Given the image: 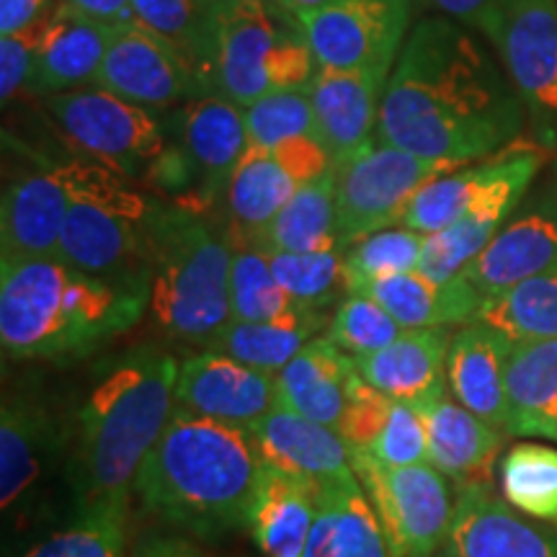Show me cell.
<instances>
[{"label": "cell", "instance_id": "47", "mask_svg": "<svg viewBox=\"0 0 557 557\" xmlns=\"http://www.w3.org/2000/svg\"><path fill=\"white\" fill-rule=\"evenodd\" d=\"M271 152H274L278 165L295 178L297 186L310 184V181L325 176L333 169L331 152L325 150V145L318 137L287 139V143L271 148Z\"/></svg>", "mask_w": 557, "mask_h": 557}, {"label": "cell", "instance_id": "45", "mask_svg": "<svg viewBox=\"0 0 557 557\" xmlns=\"http://www.w3.org/2000/svg\"><path fill=\"white\" fill-rule=\"evenodd\" d=\"M380 462L393 465V468H408V465L429 462V442L426 426H423L421 413L410 403H393L389 418L372 451H367Z\"/></svg>", "mask_w": 557, "mask_h": 557}, {"label": "cell", "instance_id": "18", "mask_svg": "<svg viewBox=\"0 0 557 557\" xmlns=\"http://www.w3.org/2000/svg\"><path fill=\"white\" fill-rule=\"evenodd\" d=\"M73 205L67 163L47 165L13 178L3 189L0 246L3 256H58L60 235Z\"/></svg>", "mask_w": 557, "mask_h": 557}, {"label": "cell", "instance_id": "20", "mask_svg": "<svg viewBox=\"0 0 557 557\" xmlns=\"http://www.w3.org/2000/svg\"><path fill=\"white\" fill-rule=\"evenodd\" d=\"M426 426L429 465L457 487L491 485L493 465L504 447L500 429L470 413L447 393L416 406Z\"/></svg>", "mask_w": 557, "mask_h": 557}, {"label": "cell", "instance_id": "27", "mask_svg": "<svg viewBox=\"0 0 557 557\" xmlns=\"http://www.w3.org/2000/svg\"><path fill=\"white\" fill-rule=\"evenodd\" d=\"M323 480L263 468L248 532L263 557H305L315 521Z\"/></svg>", "mask_w": 557, "mask_h": 557}, {"label": "cell", "instance_id": "8", "mask_svg": "<svg viewBox=\"0 0 557 557\" xmlns=\"http://www.w3.org/2000/svg\"><path fill=\"white\" fill-rule=\"evenodd\" d=\"M457 169L459 165L418 158L374 137L333 160L341 248L400 225L410 199L434 178Z\"/></svg>", "mask_w": 557, "mask_h": 557}, {"label": "cell", "instance_id": "28", "mask_svg": "<svg viewBox=\"0 0 557 557\" xmlns=\"http://www.w3.org/2000/svg\"><path fill=\"white\" fill-rule=\"evenodd\" d=\"M537 150L540 145H529V148L517 150L506 148L487 158L485 163L462 171L457 169L434 178L410 199L400 227L416 230V233L423 235H434L438 230L455 225L465 214H470L472 209L483 205Z\"/></svg>", "mask_w": 557, "mask_h": 557}, {"label": "cell", "instance_id": "52", "mask_svg": "<svg viewBox=\"0 0 557 557\" xmlns=\"http://www.w3.org/2000/svg\"><path fill=\"white\" fill-rule=\"evenodd\" d=\"M132 557H209L199 553L191 542L178 537H150L139 542Z\"/></svg>", "mask_w": 557, "mask_h": 557}, {"label": "cell", "instance_id": "32", "mask_svg": "<svg viewBox=\"0 0 557 557\" xmlns=\"http://www.w3.org/2000/svg\"><path fill=\"white\" fill-rule=\"evenodd\" d=\"M132 9L139 26L171 41L197 67L209 94H218L214 54L222 16L220 0H132Z\"/></svg>", "mask_w": 557, "mask_h": 557}, {"label": "cell", "instance_id": "19", "mask_svg": "<svg viewBox=\"0 0 557 557\" xmlns=\"http://www.w3.org/2000/svg\"><path fill=\"white\" fill-rule=\"evenodd\" d=\"M111 34L114 26L99 24L58 0V5L41 21L39 50L26 94L50 99L94 83L107 58Z\"/></svg>", "mask_w": 557, "mask_h": 557}, {"label": "cell", "instance_id": "3", "mask_svg": "<svg viewBox=\"0 0 557 557\" xmlns=\"http://www.w3.org/2000/svg\"><path fill=\"white\" fill-rule=\"evenodd\" d=\"M178 367L152 344L99 367L75 413V508L129 506L145 457L176 413Z\"/></svg>", "mask_w": 557, "mask_h": 557}, {"label": "cell", "instance_id": "15", "mask_svg": "<svg viewBox=\"0 0 557 557\" xmlns=\"http://www.w3.org/2000/svg\"><path fill=\"white\" fill-rule=\"evenodd\" d=\"M447 557H557V527L527 517L491 485L457 487Z\"/></svg>", "mask_w": 557, "mask_h": 557}, {"label": "cell", "instance_id": "41", "mask_svg": "<svg viewBox=\"0 0 557 557\" xmlns=\"http://www.w3.org/2000/svg\"><path fill=\"white\" fill-rule=\"evenodd\" d=\"M246 111L248 145L256 148H276L295 137H318L315 109L308 90H278V94L263 96L256 103L243 109Z\"/></svg>", "mask_w": 557, "mask_h": 557}, {"label": "cell", "instance_id": "54", "mask_svg": "<svg viewBox=\"0 0 557 557\" xmlns=\"http://www.w3.org/2000/svg\"><path fill=\"white\" fill-rule=\"evenodd\" d=\"M553 189L557 194V163H555V169H553Z\"/></svg>", "mask_w": 557, "mask_h": 557}, {"label": "cell", "instance_id": "36", "mask_svg": "<svg viewBox=\"0 0 557 557\" xmlns=\"http://www.w3.org/2000/svg\"><path fill=\"white\" fill-rule=\"evenodd\" d=\"M127 519L129 506L73 508V519L24 557H129Z\"/></svg>", "mask_w": 557, "mask_h": 557}, {"label": "cell", "instance_id": "26", "mask_svg": "<svg viewBox=\"0 0 557 557\" xmlns=\"http://www.w3.org/2000/svg\"><path fill=\"white\" fill-rule=\"evenodd\" d=\"M513 341L485 323H468L451 336L447 385L470 413L506 431V364Z\"/></svg>", "mask_w": 557, "mask_h": 557}, {"label": "cell", "instance_id": "56", "mask_svg": "<svg viewBox=\"0 0 557 557\" xmlns=\"http://www.w3.org/2000/svg\"><path fill=\"white\" fill-rule=\"evenodd\" d=\"M436 557H447V555H444V553H438V555H436Z\"/></svg>", "mask_w": 557, "mask_h": 557}, {"label": "cell", "instance_id": "22", "mask_svg": "<svg viewBox=\"0 0 557 557\" xmlns=\"http://www.w3.org/2000/svg\"><path fill=\"white\" fill-rule=\"evenodd\" d=\"M60 434L50 408L32 393H5L0 408V500L9 517L58 455Z\"/></svg>", "mask_w": 557, "mask_h": 557}, {"label": "cell", "instance_id": "51", "mask_svg": "<svg viewBox=\"0 0 557 557\" xmlns=\"http://www.w3.org/2000/svg\"><path fill=\"white\" fill-rule=\"evenodd\" d=\"M498 3L500 0H416V5H421V9H434L442 16H449L459 24H470L475 29Z\"/></svg>", "mask_w": 557, "mask_h": 557}, {"label": "cell", "instance_id": "44", "mask_svg": "<svg viewBox=\"0 0 557 557\" xmlns=\"http://www.w3.org/2000/svg\"><path fill=\"white\" fill-rule=\"evenodd\" d=\"M393 403V398H387L385 393L361 380L357 372H351L346 385V408L338 423V434L344 436L348 449L372 451L385 429Z\"/></svg>", "mask_w": 557, "mask_h": 557}, {"label": "cell", "instance_id": "42", "mask_svg": "<svg viewBox=\"0 0 557 557\" xmlns=\"http://www.w3.org/2000/svg\"><path fill=\"white\" fill-rule=\"evenodd\" d=\"M406 329L367 295H348L329 323V336L351 359L369 357L398 341Z\"/></svg>", "mask_w": 557, "mask_h": 557}, {"label": "cell", "instance_id": "30", "mask_svg": "<svg viewBox=\"0 0 557 557\" xmlns=\"http://www.w3.org/2000/svg\"><path fill=\"white\" fill-rule=\"evenodd\" d=\"M354 359L331 338H312L276 374L278 406L338 431Z\"/></svg>", "mask_w": 557, "mask_h": 557}, {"label": "cell", "instance_id": "14", "mask_svg": "<svg viewBox=\"0 0 557 557\" xmlns=\"http://www.w3.org/2000/svg\"><path fill=\"white\" fill-rule=\"evenodd\" d=\"M96 88L148 109H169L207 96L197 67L171 41L139 24L120 26L109 41Z\"/></svg>", "mask_w": 557, "mask_h": 557}, {"label": "cell", "instance_id": "38", "mask_svg": "<svg viewBox=\"0 0 557 557\" xmlns=\"http://www.w3.org/2000/svg\"><path fill=\"white\" fill-rule=\"evenodd\" d=\"M315 310L299 305L287 295L271 271L269 256L256 248H235L230 263V312L243 323L292 318L297 312Z\"/></svg>", "mask_w": 557, "mask_h": 557}, {"label": "cell", "instance_id": "21", "mask_svg": "<svg viewBox=\"0 0 557 557\" xmlns=\"http://www.w3.org/2000/svg\"><path fill=\"white\" fill-rule=\"evenodd\" d=\"M387 75L372 70L318 67L308 86L318 135L333 160L361 148L380 124Z\"/></svg>", "mask_w": 557, "mask_h": 557}, {"label": "cell", "instance_id": "16", "mask_svg": "<svg viewBox=\"0 0 557 557\" xmlns=\"http://www.w3.org/2000/svg\"><path fill=\"white\" fill-rule=\"evenodd\" d=\"M176 408L248 429L278 408L276 374L205 348L181 361Z\"/></svg>", "mask_w": 557, "mask_h": 557}, {"label": "cell", "instance_id": "2", "mask_svg": "<svg viewBox=\"0 0 557 557\" xmlns=\"http://www.w3.org/2000/svg\"><path fill=\"white\" fill-rule=\"evenodd\" d=\"M148 305L145 278L96 276L58 256L0 259V344L9 359L81 361L135 329Z\"/></svg>", "mask_w": 557, "mask_h": 557}, {"label": "cell", "instance_id": "43", "mask_svg": "<svg viewBox=\"0 0 557 557\" xmlns=\"http://www.w3.org/2000/svg\"><path fill=\"white\" fill-rule=\"evenodd\" d=\"M338 498V557H389L382 527L357 475L333 480Z\"/></svg>", "mask_w": 557, "mask_h": 557}, {"label": "cell", "instance_id": "40", "mask_svg": "<svg viewBox=\"0 0 557 557\" xmlns=\"http://www.w3.org/2000/svg\"><path fill=\"white\" fill-rule=\"evenodd\" d=\"M271 271L299 305L323 310L346 292L344 248L320 253H267Z\"/></svg>", "mask_w": 557, "mask_h": 557}, {"label": "cell", "instance_id": "39", "mask_svg": "<svg viewBox=\"0 0 557 557\" xmlns=\"http://www.w3.org/2000/svg\"><path fill=\"white\" fill-rule=\"evenodd\" d=\"M423 246L426 235L408 227H387L351 243L344 248L346 295H354L374 278L416 271Z\"/></svg>", "mask_w": 557, "mask_h": 557}, {"label": "cell", "instance_id": "25", "mask_svg": "<svg viewBox=\"0 0 557 557\" xmlns=\"http://www.w3.org/2000/svg\"><path fill=\"white\" fill-rule=\"evenodd\" d=\"M297 189L295 178L278 165L274 152L248 145L220 199L222 225L218 227L225 233L233 250L256 248L263 230L295 197Z\"/></svg>", "mask_w": 557, "mask_h": 557}, {"label": "cell", "instance_id": "48", "mask_svg": "<svg viewBox=\"0 0 557 557\" xmlns=\"http://www.w3.org/2000/svg\"><path fill=\"white\" fill-rule=\"evenodd\" d=\"M305 557H338V498L333 480H323V493Z\"/></svg>", "mask_w": 557, "mask_h": 557}, {"label": "cell", "instance_id": "46", "mask_svg": "<svg viewBox=\"0 0 557 557\" xmlns=\"http://www.w3.org/2000/svg\"><path fill=\"white\" fill-rule=\"evenodd\" d=\"M41 21L29 26V29L11 34V37H0V99H3V103L16 99L21 88L26 90L39 50Z\"/></svg>", "mask_w": 557, "mask_h": 557}, {"label": "cell", "instance_id": "12", "mask_svg": "<svg viewBox=\"0 0 557 557\" xmlns=\"http://www.w3.org/2000/svg\"><path fill=\"white\" fill-rule=\"evenodd\" d=\"M416 0H331L295 13L318 67L393 73Z\"/></svg>", "mask_w": 557, "mask_h": 557}, {"label": "cell", "instance_id": "37", "mask_svg": "<svg viewBox=\"0 0 557 557\" xmlns=\"http://www.w3.org/2000/svg\"><path fill=\"white\" fill-rule=\"evenodd\" d=\"M500 493L527 517L557 527V449L517 444L500 459Z\"/></svg>", "mask_w": 557, "mask_h": 557}, {"label": "cell", "instance_id": "31", "mask_svg": "<svg viewBox=\"0 0 557 557\" xmlns=\"http://www.w3.org/2000/svg\"><path fill=\"white\" fill-rule=\"evenodd\" d=\"M506 431L557 442V338L517 341L508 354Z\"/></svg>", "mask_w": 557, "mask_h": 557}, {"label": "cell", "instance_id": "1", "mask_svg": "<svg viewBox=\"0 0 557 557\" xmlns=\"http://www.w3.org/2000/svg\"><path fill=\"white\" fill-rule=\"evenodd\" d=\"M527 111L511 81L459 21L410 29L382 94L377 137L418 158L465 165L506 150Z\"/></svg>", "mask_w": 557, "mask_h": 557}, {"label": "cell", "instance_id": "10", "mask_svg": "<svg viewBox=\"0 0 557 557\" xmlns=\"http://www.w3.org/2000/svg\"><path fill=\"white\" fill-rule=\"evenodd\" d=\"M351 468L364 487L389 547V557H436L447 542L455 496L434 465L393 468L367 451H351Z\"/></svg>", "mask_w": 557, "mask_h": 557}, {"label": "cell", "instance_id": "24", "mask_svg": "<svg viewBox=\"0 0 557 557\" xmlns=\"http://www.w3.org/2000/svg\"><path fill=\"white\" fill-rule=\"evenodd\" d=\"M248 431L269 468L315 480L354 475L351 449L336 429L278 406Z\"/></svg>", "mask_w": 557, "mask_h": 557}, {"label": "cell", "instance_id": "34", "mask_svg": "<svg viewBox=\"0 0 557 557\" xmlns=\"http://www.w3.org/2000/svg\"><path fill=\"white\" fill-rule=\"evenodd\" d=\"M323 325V310H305L292 318L263 320V323L230 320L225 329L209 341L207 348L261 372L278 374Z\"/></svg>", "mask_w": 557, "mask_h": 557}, {"label": "cell", "instance_id": "53", "mask_svg": "<svg viewBox=\"0 0 557 557\" xmlns=\"http://www.w3.org/2000/svg\"><path fill=\"white\" fill-rule=\"evenodd\" d=\"M271 3L278 5V9L287 11V13H292V16H295V13L318 9V5L331 3V0H271Z\"/></svg>", "mask_w": 557, "mask_h": 557}, {"label": "cell", "instance_id": "4", "mask_svg": "<svg viewBox=\"0 0 557 557\" xmlns=\"http://www.w3.org/2000/svg\"><path fill=\"white\" fill-rule=\"evenodd\" d=\"M263 468L246 426L176 408L137 472L135 496L165 524L199 540H220L248 527Z\"/></svg>", "mask_w": 557, "mask_h": 557}, {"label": "cell", "instance_id": "11", "mask_svg": "<svg viewBox=\"0 0 557 557\" xmlns=\"http://www.w3.org/2000/svg\"><path fill=\"white\" fill-rule=\"evenodd\" d=\"M47 111L75 148L122 176L148 181L169 145L165 120L103 88L67 90L45 101Z\"/></svg>", "mask_w": 557, "mask_h": 557}, {"label": "cell", "instance_id": "6", "mask_svg": "<svg viewBox=\"0 0 557 557\" xmlns=\"http://www.w3.org/2000/svg\"><path fill=\"white\" fill-rule=\"evenodd\" d=\"M73 205L60 235L58 259L111 278L150 282V227L158 199L96 158L65 160Z\"/></svg>", "mask_w": 557, "mask_h": 557}, {"label": "cell", "instance_id": "55", "mask_svg": "<svg viewBox=\"0 0 557 557\" xmlns=\"http://www.w3.org/2000/svg\"><path fill=\"white\" fill-rule=\"evenodd\" d=\"M222 5H230V3H240V0H220Z\"/></svg>", "mask_w": 557, "mask_h": 557}, {"label": "cell", "instance_id": "23", "mask_svg": "<svg viewBox=\"0 0 557 557\" xmlns=\"http://www.w3.org/2000/svg\"><path fill=\"white\" fill-rule=\"evenodd\" d=\"M451 333L447 329L406 331L398 341L354 359V372L387 398L418 403L447 393V354Z\"/></svg>", "mask_w": 557, "mask_h": 557}, {"label": "cell", "instance_id": "49", "mask_svg": "<svg viewBox=\"0 0 557 557\" xmlns=\"http://www.w3.org/2000/svg\"><path fill=\"white\" fill-rule=\"evenodd\" d=\"M58 0H0V37H11L37 24Z\"/></svg>", "mask_w": 557, "mask_h": 557}, {"label": "cell", "instance_id": "9", "mask_svg": "<svg viewBox=\"0 0 557 557\" xmlns=\"http://www.w3.org/2000/svg\"><path fill=\"white\" fill-rule=\"evenodd\" d=\"M478 29L504 60L542 150H557V0H500Z\"/></svg>", "mask_w": 557, "mask_h": 557}, {"label": "cell", "instance_id": "29", "mask_svg": "<svg viewBox=\"0 0 557 557\" xmlns=\"http://www.w3.org/2000/svg\"><path fill=\"white\" fill-rule=\"evenodd\" d=\"M354 295H367L380 302L406 331L451 329L475 323L483 297L459 274L449 282H434L421 271L374 278Z\"/></svg>", "mask_w": 557, "mask_h": 557}, {"label": "cell", "instance_id": "17", "mask_svg": "<svg viewBox=\"0 0 557 557\" xmlns=\"http://www.w3.org/2000/svg\"><path fill=\"white\" fill-rule=\"evenodd\" d=\"M557 263V194H534L521 201L496 238L462 271L480 297L504 295L529 276Z\"/></svg>", "mask_w": 557, "mask_h": 557}, {"label": "cell", "instance_id": "13", "mask_svg": "<svg viewBox=\"0 0 557 557\" xmlns=\"http://www.w3.org/2000/svg\"><path fill=\"white\" fill-rule=\"evenodd\" d=\"M169 145L178 152L194 178V197L186 207L207 214L218 209L235 165L248 148L246 111L220 94L181 103L165 116Z\"/></svg>", "mask_w": 557, "mask_h": 557}, {"label": "cell", "instance_id": "33", "mask_svg": "<svg viewBox=\"0 0 557 557\" xmlns=\"http://www.w3.org/2000/svg\"><path fill=\"white\" fill-rule=\"evenodd\" d=\"M336 248H341V240L333 169L299 186L256 243V250L263 253H320Z\"/></svg>", "mask_w": 557, "mask_h": 557}, {"label": "cell", "instance_id": "50", "mask_svg": "<svg viewBox=\"0 0 557 557\" xmlns=\"http://www.w3.org/2000/svg\"><path fill=\"white\" fill-rule=\"evenodd\" d=\"M73 11L83 13V16L99 21V24L114 26H129L137 24L135 9H132V0H62Z\"/></svg>", "mask_w": 557, "mask_h": 557}, {"label": "cell", "instance_id": "5", "mask_svg": "<svg viewBox=\"0 0 557 557\" xmlns=\"http://www.w3.org/2000/svg\"><path fill=\"white\" fill-rule=\"evenodd\" d=\"M230 263L233 246L207 214L158 199L150 227L148 315L160 336L209 346L233 320Z\"/></svg>", "mask_w": 557, "mask_h": 557}, {"label": "cell", "instance_id": "7", "mask_svg": "<svg viewBox=\"0 0 557 557\" xmlns=\"http://www.w3.org/2000/svg\"><path fill=\"white\" fill-rule=\"evenodd\" d=\"M318 62L297 18L271 0L222 5L214 86L238 107L278 90L305 88Z\"/></svg>", "mask_w": 557, "mask_h": 557}, {"label": "cell", "instance_id": "35", "mask_svg": "<svg viewBox=\"0 0 557 557\" xmlns=\"http://www.w3.org/2000/svg\"><path fill=\"white\" fill-rule=\"evenodd\" d=\"M475 320L500 331L513 344L557 338V263L504 295L483 299Z\"/></svg>", "mask_w": 557, "mask_h": 557}]
</instances>
